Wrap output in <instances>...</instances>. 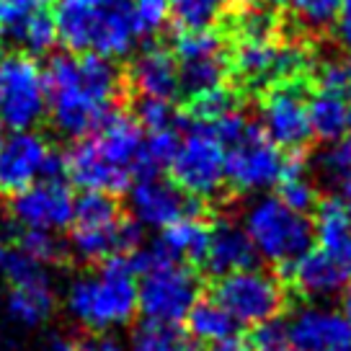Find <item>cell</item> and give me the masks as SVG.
<instances>
[{
	"label": "cell",
	"instance_id": "obj_20",
	"mask_svg": "<svg viewBox=\"0 0 351 351\" xmlns=\"http://www.w3.org/2000/svg\"><path fill=\"white\" fill-rule=\"evenodd\" d=\"M99 3L93 0H57L55 5V29L57 39L65 44L73 55L90 52L96 21H99Z\"/></svg>",
	"mask_w": 351,
	"mask_h": 351
},
{
	"label": "cell",
	"instance_id": "obj_10",
	"mask_svg": "<svg viewBox=\"0 0 351 351\" xmlns=\"http://www.w3.org/2000/svg\"><path fill=\"white\" fill-rule=\"evenodd\" d=\"M47 117L42 67L26 52L0 60V127L13 132L34 130Z\"/></svg>",
	"mask_w": 351,
	"mask_h": 351
},
{
	"label": "cell",
	"instance_id": "obj_28",
	"mask_svg": "<svg viewBox=\"0 0 351 351\" xmlns=\"http://www.w3.org/2000/svg\"><path fill=\"white\" fill-rule=\"evenodd\" d=\"M16 248L42 266H75L67 243L52 235V230H34V228H21V232L13 235Z\"/></svg>",
	"mask_w": 351,
	"mask_h": 351
},
{
	"label": "cell",
	"instance_id": "obj_26",
	"mask_svg": "<svg viewBox=\"0 0 351 351\" xmlns=\"http://www.w3.org/2000/svg\"><path fill=\"white\" fill-rule=\"evenodd\" d=\"M282 8L295 29L310 39H318L330 32L339 16L341 0H282Z\"/></svg>",
	"mask_w": 351,
	"mask_h": 351
},
{
	"label": "cell",
	"instance_id": "obj_42",
	"mask_svg": "<svg viewBox=\"0 0 351 351\" xmlns=\"http://www.w3.org/2000/svg\"><path fill=\"white\" fill-rule=\"evenodd\" d=\"M52 351H80V349H77L75 339H62L52 343Z\"/></svg>",
	"mask_w": 351,
	"mask_h": 351
},
{
	"label": "cell",
	"instance_id": "obj_4",
	"mask_svg": "<svg viewBox=\"0 0 351 351\" xmlns=\"http://www.w3.org/2000/svg\"><path fill=\"white\" fill-rule=\"evenodd\" d=\"M204 295L232 315L235 323L248 328L276 320L292 305V295L279 271H269L261 266L204 279Z\"/></svg>",
	"mask_w": 351,
	"mask_h": 351
},
{
	"label": "cell",
	"instance_id": "obj_33",
	"mask_svg": "<svg viewBox=\"0 0 351 351\" xmlns=\"http://www.w3.org/2000/svg\"><path fill=\"white\" fill-rule=\"evenodd\" d=\"M204 346L191 339L186 330L168 328V326H145L137 339L134 351H202Z\"/></svg>",
	"mask_w": 351,
	"mask_h": 351
},
{
	"label": "cell",
	"instance_id": "obj_9",
	"mask_svg": "<svg viewBox=\"0 0 351 351\" xmlns=\"http://www.w3.org/2000/svg\"><path fill=\"white\" fill-rule=\"evenodd\" d=\"M313 93V77L289 80L263 90L258 96L261 130L282 153H307L315 140L307 117V99Z\"/></svg>",
	"mask_w": 351,
	"mask_h": 351
},
{
	"label": "cell",
	"instance_id": "obj_41",
	"mask_svg": "<svg viewBox=\"0 0 351 351\" xmlns=\"http://www.w3.org/2000/svg\"><path fill=\"white\" fill-rule=\"evenodd\" d=\"M202 351H251L245 336H232V339L225 341H215V343H207Z\"/></svg>",
	"mask_w": 351,
	"mask_h": 351
},
{
	"label": "cell",
	"instance_id": "obj_3",
	"mask_svg": "<svg viewBox=\"0 0 351 351\" xmlns=\"http://www.w3.org/2000/svg\"><path fill=\"white\" fill-rule=\"evenodd\" d=\"M168 171L176 186L204 202L212 215L225 212V207L235 202L225 181V147L204 121H189L186 134L181 137Z\"/></svg>",
	"mask_w": 351,
	"mask_h": 351
},
{
	"label": "cell",
	"instance_id": "obj_43",
	"mask_svg": "<svg viewBox=\"0 0 351 351\" xmlns=\"http://www.w3.org/2000/svg\"><path fill=\"white\" fill-rule=\"evenodd\" d=\"M343 315H346V320L351 323V285L346 287V292H343Z\"/></svg>",
	"mask_w": 351,
	"mask_h": 351
},
{
	"label": "cell",
	"instance_id": "obj_6",
	"mask_svg": "<svg viewBox=\"0 0 351 351\" xmlns=\"http://www.w3.org/2000/svg\"><path fill=\"white\" fill-rule=\"evenodd\" d=\"M245 232L256 251L276 266L295 261L307 248H313L315 241V225L310 215H300L276 197L258 199L245 212Z\"/></svg>",
	"mask_w": 351,
	"mask_h": 351
},
{
	"label": "cell",
	"instance_id": "obj_13",
	"mask_svg": "<svg viewBox=\"0 0 351 351\" xmlns=\"http://www.w3.org/2000/svg\"><path fill=\"white\" fill-rule=\"evenodd\" d=\"M276 271L287 285L292 300H310V297H328L341 292L351 276V269L336 261L320 248H307L295 261L276 266Z\"/></svg>",
	"mask_w": 351,
	"mask_h": 351
},
{
	"label": "cell",
	"instance_id": "obj_48",
	"mask_svg": "<svg viewBox=\"0 0 351 351\" xmlns=\"http://www.w3.org/2000/svg\"><path fill=\"white\" fill-rule=\"evenodd\" d=\"M0 145H3V134H0Z\"/></svg>",
	"mask_w": 351,
	"mask_h": 351
},
{
	"label": "cell",
	"instance_id": "obj_35",
	"mask_svg": "<svg viewBox=\"0 0 351 351\" xmlns=\"http://www.w3.org/2000/svg\"><path fill=\"white\" fill-rule=\"evenodd\" d=\"M47 11V0H0V39L16 42L36 13Z\"/></svg>",
	"mask_w": 351,
	"mask_h": 351
},
{
	"label": "cell",
	"instance_id": "obj_24",
	"mask_svg": "<svg viewBox=\"0 0 351 351\" xmlns=\"http://www.w3.org/2000/svg\"><path fill=\"white\" fill-rule=\"evenodd\" d=\"M55 305L57 300L52 287H49V279L11 287V295H8V313H11V318L21 320L26 326H39L44 320H49V315L55 313Z\"/></svg>",
	"mask_w": 351,
	"mask_h": 351
},
{
	"label": "cell",
	"instance_id": "obj_32",
	"mask_svg": "<svg viewBox=\"0 0 351 351\" xmlns=\"http://www.w3.org/2000/svg\"><path fill=\"white\" fill-rule=\"evenodd\" d=\"M313 88L328 90L343 101H351V52L318 60L313 70Z\"/></svg>",
	"mask_w": 351,
	"mask_h": 351
},
{
	"label": "cell",
	"instance_id": "obj_17",
	"mask_svg": "<svg viewBox=\"0 0 351 351\" xmlns=\"http://www.w3.org/2000/svg\"><path fill=\"white\" fill-rule=\"evenodd\" d=\"M65 176L86 191H104L111 197H121L134 178L132 171L106 160L88 137L77 140L65 153Z\"/></svg>",
	"mask_w": 351,
	"mask_h": 351
},
{
	"label": "cell",
	"instance_id": "obj_21",
	"mask_svg": "<svg viewBox=\"0 0 351 351\" xmlns=\"http://www.w3.org/2000/svg\"><path fill=\"white\" fill-rule=\"evenodd\" d=\"M209 228H212V215H194L168 225L158 241L163 243L173 258L194 266L202 274V263L209 245Z\"/></svg>",
	"mask_w": 351,
	"mask_h": 351
},
{
	"label": "cell",
	"instance_id": "obj_40",
	"mask_svg": "<svg viewBox=\"0 0 351 351\" xmlns=\"http://www.w3.org/2000/svg\"><path fill=\"white\" fill-rule=\"evenodd\" d=\"M333 39L339 44L343 52H351V0H341V8L336 21L330 26Z\"/></svg>",
	"mask_w": 351,
	"mask_h": 351
},
{
	"label": "cell",
	"instance_id": "obj_44",
	"mask_svg": "<svg viewBox=\"0 0 351 351\" xmlns=\"http://www.w3.org/2000/svg\"><path fill=\"white\" fill-rule=\"evenodd\" d=\"M3 258H5V245H3V241H0V263H3Z\"/></svg>",
	"mask_w": 351,
	"mask_h": 351
},
{
	"label": "cell",
	"instance_id": "obj_19",
	"mask_svg": "<svg viewBox=\"0 0 351 351\" xmlns=\"http://www.w3.org/2000/svg\"><path fill=\"white\" fill-rule=\"evenodd\" d=\"M313 225L320 251L351 269V209L341 199H320Z\"/></svg>",
	"mask_w": 351,
	"mask_h": 351
},
{
	"label": "cell",
	"instance_id": "obj_34",
	"mask_svg": "<svg viewBox=\"0 0 351 351\" xmlns=\"http://www.w3.org/2000/svg\"><path fill=\"white\" fill-rule=\"evenodd\" d=\"M57 42V29H55V19L49 8L42 13H36L32 21L21 29V34L16 36V47H21L26 55L32 57H42L47 55Z\"/></svg>",
	"mask_w": 351,
	"mask_h": 351
},
{
	"label": "cell",
	"instance_id": "obj_16",
	"mask_svg": "<svg viewBox=\"0 0 351 351\" xmlns=\"http://www.w3.org/2000/svg\"><path fill=\"white\" fill-rule=\"evenodd\" d=\"M52 145L39 132H13L0 145V197H13L42 178V168Z\"/></svg>",
	"mask_w": 351,
	"mask_h": 351
},
{
	"label": "cell",
	"instance_id": "obj_45",
	"mask_svg": "<svg viewBox=\"0 0 351 351\" xmlns=\"http://www.w3.org/2000/svg\"><path fill=\"white\" fill-rule=\"evenodd\" d=\"M93 3H99V5H111V3H117V0H93Z\"/></svg>",
	"mask_w": 351,
	"mask_h": 351
},
{
	"label": "cell",
	"instance_id": "obj_14",
	"mask_svg": "<svg viewBox=\"0 0 351 351\" xmlns=\"http://www.w3.org/2000/svg\"><path fill=\"white\" fill-rule=\"evenodd\" d=\"M124 83L130 99H178V67L173 49L158 42L143 47L124 67Z\"/></svg>",
	"mask_w": 351,
	"mask_h": 351
},
{
	"label": "cell",
	"instance_id": "obj_15",
	"mask_svg": "<svg viewBox=\"0 0 351 351\" xmlns=\"http://www.w3.org/2000/svg\"><path fill=\"white\" fill-rule=\"evenodd\" d=\"M253 266H258V251L248 238L245 228H241L225 212H215L212 228H209V245L202 263V276L212 279V276L253 269Z\"/></svg>",
	"mask_w": 351,
	"mask_h": 351
},
{
	"label": "cell",
	"instance_id": "obj_31",
	"mask_svg": "<svg viewBox=\"0 0 351 351\" xmlns=\"http://www.w3.org/2000/svg\"><path fill=\"white\" fill-rule=\"evenodd\" d=\"M168 5L178 32H199L217 26L219 16L230 8V0H168Z\"/></svg>",
	"mask_w": 351,
	"mask_h": 351
},
{
	"label": "cell",
	"instance_id": "obj_5",
	"mask_svg": "<svg viewBox=\"0 0 351 351\" xmlns=\"http://www.w3.org/2000/svg\"><path fill=\"white\" fill-rule=\"evenodd\" d=\"M204 292V276L184 261H163L140 274L137 310L147 326L178 328Z\"/></svg>",
	"mask_w": 351,
	"mask_h": 351
},
{
	"label": "cell",
	"instance_id": "obj_38",
	"mask_svg": "<svg viewBox=\"0 0 351 351\" xmlns=\"http://www.w3.org/2000/svg\"><path fill=\"white\" fill-rule=\"evenodd\" d=\"M0 266H3V274H5V279H8V285L11 287L32 285V282H42V279H47L42 263L34 261L32 256L21 253L19 248L11 253L5 251V258H3Z\"/></svg>",
	"mask_w": 351,
	"mask_h": 351
},
{
	"label": "cell",
	"instance_id": "obj_12",
	"mask_svg": "<svg viewBox=\"0 0 351 351\" xmlns=\"http://www.w3.org/2000/svg\"><path fill=\"white\" fill-rule=\"evenodd\" d=\"M132 209L137 222L150 228H168L184 217L212 215V209L204 202L189 197L171 178H160V176L137 178V184L132 186Z\"/></svg>",
	"mask_w": 351,
	"mask_h": 351
},
{
	"label": "cell",
	"instance_id": "obj_27",
	"mask_svg": "<svg viewBox=\"0 0 351 351\" xmlns=\"http://www.w3.org/2000/svg\"><path fill=\"white\" fill-rule=\"evenodd\" d=\"M127 106H130L132 117L137 119V124L145 132H181L189 127L184 109L173 101L137 96V99H130Z\"/></svg>",
	"mask_w": 351,
	"mask_h": 351
},
{
	"label": "cell",
	"instance_id": "obj_46",
	"mask_svg": "<svg viewBox=\"0 0 351 351\" xmlns=\"http://www.w3.org/2000/svg\"><path fill=\"white\" fill-rule=\"evenodd\" d=\"M0 60H3V39H0Z\"/></svg>",
	"mask_w": 351,
	"mask_h": 351
},
{
	"label": "cell",
	"instance_id": "obj_47",
	"mask_svg": "<svg viewBox=\"0 0 351 351\" xmlns=\"http://www.w3.org/2000/svg\"><path fill=\"white\" fill-rule=\"evenodd\" d=\"M349 130H351V106H349Z\"/></svg>",
	"mask_w": 351,
	"mask_h": 351
},
{
	"label": "cell",
	"instance_id": "obj_8",
	"mask_svg": "<svg viewBox=\"0 0 351 351\" xmlns=\"http://www.w3.org/2000/svg\"><path fill=\"white\" fill-rule=\"evenodd\" d=\"M287 153H282L261 130L248 119L243 132L225 145V181L232 199L258 189L274 186L282 176Z\"/></svg>",
	"mask_w": 351,
	"mask_h": 351
},
{
	"label": "cell",
	"instance_id": "obj_29",
	"mask_svg": "<svg viewBox=\"0 0 351 351\" xmlns=\"http://www.w3.org/2000/svg\"><path fill=\"white\" fill-rule=\"evenodd\" d=\"M315 165L320 178L339 189L341 202L351 209V134H343L341 140L330 143L328 150L320 153Z\"/></svg>",
	"mask_w": 351,
	"mask_h": 351
},
{
	"label": "cell",
	"instance_id": "obj_25",
	"mask_svg": "<svg viewBox=\"0 0 351 351\" xmlns=\"http://www.w3.org/2000/svg\"><path fill=\"white\" fill-rule=\"evenodd\" d=\"M245 101L248 99H245L232 83H222V86L212 88V90H204V93L194 96V99L186 101V104H181V109H184L189 121L212 124V121L222 119V117H228L232 111H243Z\"/></svg>",
	"mask_w": 351,
	"mask_h": 351
},
{
	"label": "cell",
	"instance_id": "obj_36",
	"mask_svg": "<svg viewBox=\"0 0 351 351\" xmlns=\"http://www.w3.org/2000/svg\"><path fill=\"white\" fill-rule=\"evenodd\" d=\"M245 341H248L251 351H300L287 339V323L279 318L248 328Z\"/></svg>",
	"mask_w": 351,
	"mask_h": 351
},
{
	"label": "cell",
	"instance_id": "obj_11",
	"mask_svg": "<svg viewBox=\"0 0 351 351\" xmlns=\"http://www.w3.org/2000/svg\"><path fill=\"white\" fill-rule=\"evenodd\" d=\"M73 191L60 178H42L5 199V212L13 225L34 230H62L73 219Z\"/></svg>",
	"mask_w": 351,
	"mask_h": 351
},
{
	"label": "cell",
	"instance_id": "obj_1",
	"mask_svg": "<svg viewBox=\"0 0 351 351\" xmlns=\"http://www.w3.org/2000/svg\"><path fill=\"white\" fill-rule=\"evenodd\" d=\"M47 114L60 137L83 140L101 127L111 111L127 109L124 65L109 57L52 55L42 70Z\"/></svg>",
	"mask_w": 351,
	"mask_h": 351
},
{
	"label": "cell",
	"instance_id": "obj_23",
	"mask_svg": "<svg viewBox=\"0 0 351 351\" xmlns=\"http://www.w3.org/2000/svg\"><path fill=\"white\" fill-rule=\"evenodd\" d=\"M186 333L191 339H197L199 343H215V341H225L238 336V323L232 320V315H228L222 307L209 300L204 292L199 295V300L191 305L186 315Z\"/></svg>",
	"mask_w": 351,
	"mask_h": 351
},
{
	"label": "cell",
	"instance_id": "obj_2",
	"mask_svg": "<svg viewBox=\"0 0 351 351\" xmlns=\"http://www.w3.org/2000/svg\"><path fill=\"white\" fill-rule=\"evenodd\" d=\"M96 276H83L67 292V307L86 330L127 326L137 315V282L130 256H111L96 266Z\"/></svg>",
	"mask_w": 351,
	"mask_h": 351
},
{
	"label": "cell",
	"instance_id": "obj_7",
	"mask_svg": "<svg viewBox=\"0 0 351 351\" xmlns=\"http://www.w3.org/2000/svg\"><path fill=\"white\" fill-rule=\"evenodd\" d=\"M171 49L178 67V99H184L181 104L222 83H230L228 39L215 26L199 32H178Z\"/></svg>",
	"mask_w": 351,
	"mask_h": 351
},
{
	"label": "cell",
	"instance_id": "obj_37",
	"mask_svg": "<svg viewBox=\"0 0 351 351\" xmlns=\"http://www.w3.org/2000/svg\"><path fill=\"white\" fill-rule=\"evenodd\" d=\"M130 8L140 36H155L171 19L168 0H130Z\"/></svg>",
	"mask_w": 351,
	"mask_h": 351
},
{
	"label": "cell",
	"instance_id": "obj_30",
	"mask_svg": "<svg viewBox=\"0 0 351 351\" xmlns=\"http://www.w3.org/2000/svg\"><path fill=\"white\" fill-rule=\"evenodd\" d=\"M127 212L119 204V197H111V194H104V191H86L73 204L70 228H101V225L117 222Z\"/></svg>",
	"mask_w": 351,
	"mask_h": 351
},
{
	"label": "cell",
	"instance_id": "obj_39",
	"mask_svg": "<svg viewBox=\"0 0 351 351\" xmlns=\"http://www.w3.org/2000/svg\"><path fill=\"white\" fill-rule=\"evenodd\" d=\"M75 343L80 351H121L119 341L111 339L104 330H83L75 336Z\"/></svg>",
	"mask_w": 351,
	"mask_h": 351
},
{
	"label": "cell",
	"instance_id": "obj_22",
	"mask_svg": "<svg viewBox=\"0 0 351 351\" xmlns=\"http://www.w3.org/2000/svg\"><path fill=\"white\" fill-rule=\"evenodd\" d=\"M307 117H310V130L315 140L336 143L349 130V101L333 96L328 90L313 88L307 99Z\"/></svg>",
	"mask_w": 351,
	"mask_h": 351
},
{
	"label": "cell",
	"instance_id": "obj_18",
	"mask_svg": "<svg viewBox=\"0 0 351 351\" xmlns=\"http://www.w3.org/2000/svg\"><path fill=\"white\" fill-rule=\"evenodd\" d=\"M287 339L300 351H351V323L326 307H305L289 320Z\"/></svg>",
	"mask_w": 351,
	"mask_h": 351
}]
</instances>
